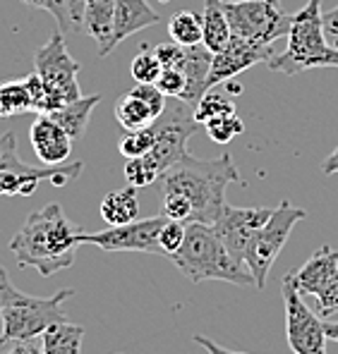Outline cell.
<instances>
[{"mask_svg":"<svg viewBox=\"0 0 338 354\" xmlns=\"http://www.w3.org/2000/svg\"><path fill=\"white\" fill-rule=\"evenodd\" d=\"M82 225L65 216L60 204H48L29 213L24 225L10 239V252L22 268H36L51 278L75 263Z\"/></svg>","mask_w":338,"mask_h":354,"instance_id":"1","label":"cell"},{"mask_svg":"<svg viewBox=\"0 0 338 354\" xmlns=\"http://www.w3.org/2000/svg\"><path fill=\"white\" fill-rule=\"evenodd\" d=\"M245 185L228 153L202 160L187 153L161 175V194H183L192 204V223L214 225L226 208L228 185Z\"/></svg>","mask_w":338,"mask_h":354,"instance_id":"2","label":"cell"},{"mask_svg":"<svg viewBox=\"0 0 338 354\" xmlns=\"http://www.w3.org/2000/svg\"><path fill=\"white\" fill-rule=\"evenodd\" d=\"M170 261L192 283L223 280V283L257 290V280L247 263L233 257L211 230V225H204V223H187L185 242L170 257Z\"/></svg>","mask_w":338,"mask_h":354,"instance_id":"3","label":"cell"},{"mask_svg":"<svg viewBox=\"0 0 338 354\" xmlns=\"http://www.w3.org/2000/svg\"><path fill=\"white\" fill-rule=\"evenodd\" d=\"M321 15V0H308V5L293 15L288 46L267 62L269 70L290 77L314 67H338V48L326 41Z\"/></svg>","mask_w":338,"mask_h":354,"instance_id":"4","label":"cell"},{"mask_svg":"<svg viewBox=\"0 0 338 354\" xmlns=\"http://www.w3.org/2000/svg\"><path fill=\"white\" fill-rule=\"evenodd\" d=\"M75 295L72 288H62L53 297H34L15 288L10 275L0 280V297H3V337L12 342L34 340L44 335L46 328L67 321L62 301Z\"/></svg>","mask_w":338,"mask_h":354,"instance_id":"5","label":"cell"},{"mask_svg":"<svg viewBox=\"0 0 338 354\" xmlns=\"http://www.w3.org/2000/svg\"><path fill=\"white\" fill-rule=\"evenodd\" d=\"M152 127L156 142L147 153V158L152 160L156 173L163 175L170 165H175L190 153L187 142L199 129V122L195 120V106L183 101V98H168L163 113L154 120Z\"/></svg>","mask_w":338,"mask_h":354,"instance_id":"6","label":"cell"},{"mask_svg":"<svg viewBox=\"0 0 338 354\" xmlns=\"http://www.w3.org/2000/svg\"><path fill=\"white\" fill-rule=\"evenodd\" d=\"M305 218H308L305 208L293 206L290 201H281V204L274 208L272 218L259 227L257 235L252 237V242L247 244L242 261L252 270L254 280H257V290H264L269 270H272L274 261L278 259L281 249L285 247L293 227L298 225L300 221H305Z\"/></svg>","mask_w":338,"mask_h":354,"instance_id":"7","label":"cell"},{"mask_svg":"<svg viewBox=\"0 0 338 354\" xmlns=\"http://www.w3.org/2000/svg\"><path fill=\"white\" fill-rule=\"evenodd\" d=\"M281 295H283L285 306V335H288V347L295 354H326V330L324 321L317 311H312L305 304V297L300 295L295 285V273L283 275L281 283Z\"/></svg>","mask_w":338,"mask_h":354,"instance_id":"8","label":"cell"},{"mask_svg":"<svg viewBox=\"0 0 338 354\" xmlns=\"http://www.w3.org/2000/svg\"><path fill=\"white\" fill-rule=\"evenodd\" d=\"M231 34L247 41L269 44L288 36L293 15H285L278 5L269 0H242V3H223Z\"/></svg>","mask_w":338,"mask_h":354,"instance_id":"9","label":"cell"},{"mask_svg":"<svg viewBox=\"0 0 338 354\" xmlns=\"http://www.w3.org/2000/svg\"><path fill=\"white\" fill-rule=\"evenodd\" d=\"M168 218L163 213L142 221L125 223V225H111L103 232H82L80 244H94L103 252H142L163 257L161 249V230Z\"/></svg>","mask_w":338,"mask_h":354,"instance_id":"10","label":"cell"},{"mask_svg":"<svg viewBox=\"0 0 338 354\" xmlns=\"http://www.w3.org/2000/svg\"><path fill=\"white\" fill-rule=\"evenodd\" d=\"M34 72L46 82V86L60 96L65 103L77 101L82 98L80 93V62L67 53L65 39H62V31H53L51 39L41 46L34 53Z\"/></svg>","mask_w":338,"mask_h":354,"instance_id":"11","label":"cell"},{"mask_svg":"<svg viewBox=\"0 0 338 354\" xmlns=\"http://www.w3.org/2000/svg\"><path fill=\"white\" fill-rule=\"evenodd\" d=\"M272 213H274V208H267V206L240 208V206L226 204L221 216H218L216 223L211 225V230H214L216 237L223 242V247H226L233 257L242 261L247 244L252 242V237L257 235L259 227L272 218Z\"/></svg>","mask_w":338,"mask_h":354,"instance_id":"12","label":"cell"},{"mask_svg":"<svg viewBox=\"0 0 338 354\" xmlns=\"http://www.w3.org/2000/svg\"><path fill=\"white\" fill-rule=\"evenodd\" d=\"M274 55L276 53H274V48L269 44L231 36L226 48L214 53L211 72H209V77H206V88L226 84V82H231L233 77H238L240 72L249 70V67L259 65V62H269Z\"/></svg>","mask_w":338,"mask_h":354,"instance_id":"13","label":"cell"},{"mask_svg":"<svg viewBox=\"0 0 338 354\" xmlns=\"http://www.w3.org/2000/svg\"><path fill=\"white\" fill-rule=\"evenodd\" d=\"M84 165L80 160L60 165H44L36 173H0V196H31L41 180H48L53 185H65L77 180Z\"/></svg>","mask_w":338,"mask_h":354,"instance_id":"14","label":"cell"},{"mask_svg":"<svg viewBox=\"0 0 338 354\" xmlns=\"http://www.w3.org/2000/svg\"><path fill=\"white\" fill-rule=\"evenodd\" d=\"M31 147L44 165L67 163L72 153V137L51 115H39L29 129Z\"/></svg>","mask_w":338,"mask_h":354,"instance_id":"15","label":"cell"},{"mask_svg":"<svg viewBox=\"0 0 338 354\" xmlns=\"http://www.w3.org/2000/svg\"><path fill=\"white\" fill-rule=\"evenodd\" d=\"M161 22V15L156 12L147 0H116V31L111 39V53L123 44L127 36L149 29Z\"/></svg>","mask_w":338,"mask_h":354,"instance_id":"16","label":"cell"},{"mask_svg":"<svg viewBox=\"0 0 338 354\" xmlns=\"http://www.w3.org/2000/svg\"><path fill=\"white\" fill-rule=\"evenodd\" d=\"M338 270V252L334 247H319L314 254L300 266L295 273V285H298L303 297H317L319 290L326 285V280Z\"/></svg>","mask_w":338,"mask_h":354,"instance_id":"17","label":"cell"},{"mask_svg":"<svg viewBox=\"0 0 338 354\" xmlns=\"http://www.w3.org/2000/svg\"><path fill=\"white\" fill-rule=\"evenodd\" d=\"M98 44V58L111 55V39L116 31V0H87L82 12V29Z\"/></svg>","mask_w":338,"mask_h":354,"instance_id":"18","label":"cell"},{"mask_svg":"<svg viewBox=\"0 0 338 354\" xmlns=\"http://www.w3.org/2000/svg\"><path fill=\"white\" fill-rule=\"evenodd\" d=\"M101 103V93H91V96H82L77 101H70L65 103L58 111L51 113V118L65 129L67 134L72 137V142H80L84 137L87 127H89V120H91V113L94 108Z\"/></svg>","mask_w":338,"mask_h":354,"instance_id":"19","label":"cell"},{"mask_svg":"<svg viewBox=\"0 0 338 354\" xmlns=\"http://www.w3.org/2000/svg\"><path fill=\"white\" fill-rule=\"evenodd\" d=\"M231 24L226 17V5L221 0H204V10H202V44L218 53L228 46L231 41Z\"/></svg>","mask_w":338,"mask_h":354,"instance_id":"20","label":"cell"},{"mask_svg":"<svg viewBox=\"0 0 338 354\" xmlns=\"http://www.w3.org/2000/svg\"><path fill=\"white\" fill-rule=\"evenodd\" d=\"M139 201H137V187L127 185L123 189L108 192L101 201V218L108 225H125V223L137 221Z\"/></svg>","mask_w":338,"mask_h":354,"instance_id":"21","label":"cell"},{"mask_svg":"<svg viewBox=\"0 0 338 354\" xmlns=\"http://www.w3.org/2000/svg\"><path fill=\"white\" fill-rule=\"evenodd\" d=\"M82 340H84V326L60 321L44 330L41 347L46 354H82Z\"/></svg>","mask_w":338,"mask_h":354,"instance_id":"22","label":"cell"},{"mask_svg":"<svg viewBox=\"0 0 338 354\" xmlns=\"http://www.w3.org/2000/svg\"><path fill=\"white\" fill-rule=\"evenodd\" d=\"M116 118H118V122H121L123 127L127 129V132L149 127V124H154V120H156V115L152 113V108H149L139 96H134L132 91H127L121 98V101H118Z\"/></svg>","mask_w":338,"mask_h":354,"instance_id":"23","label":"cell"},{"mask_svg":"<svg viewBox=\"0 0 338 354\" xmlns=\"http://www.w3.org/2000/svg\"><path fill=\"white\" fill-rule=\"evenodd\" d=\"M34 111L29 88L24 80H12L0 84V118H15Z\"/></svg>","mask_w":338,"mask_h":354,"instance_id":"24","label":"cell"},{"mask_svg":"<svg viewBox=\"0 0 338 354\" xmlns=\"http://www.w3.org/2000/svg\"><path fill=\"white\" fill-rule=\"evenodd\" d=\"M168 36L180 46H195L202 44V15L192 10H180L170 17Z\"/></svg>","mask_w":338,"mask_h":354,"instance_id":"25","label":"cell"},{"mask_svg":"<svg viewBox=\"0 0 338 354\" xmlns=\"http://www.w3.org/2000/svg\"><path fill=\"white\" fill-rule=\"evenodd\" d=\"M228 113H235V103L231 101V96L216 91V88H209V91L195 103V120L199 124L209 122V120H214V118L228 115Z\"/></svg>","mask_w":338,"mask_h":354,"instance_id":"26","label":"cell"},{"mask_svg":"<svg viewBox=\"0 0 338 354\" xmlns=\"http://www.w3.org/2000/svg\"><path fill=\"white\" fill-rule=\"evenodd\" d=\"M36 165H27L19 158L17 149V134L10 132L0 134V173H36Z\"/></svg>","mask_w":338,"mask_h":354,"instance_id":"27","label":"cell"},{"mask_svg":"<svg viewBox=\"0 0 338 354\" xmlns=\"http://www.w3.org/2000/svg\"><path fill=\"white\" fill-rule=\"evenodd\" d=\"M204 127H206L209 139L216 144H231L238 134L245 132V122H242L235 113H228V115L209 120V122H204Z\"/></svg>","mask_w":338,"mask_h":354,"instance_id":"28","label":"cell"},{"mask_svg":"<svg viewBox=\"0 0 338 354\" xmlns=\"http://www.w3.org/2000/svg\"><path fill=\"white\" fill-rule=\"evenodd\" d=\"M154 142H156V134H154V127L149 124V127H144V129H134V132L125 134L121 139V144H118V149H121V153L125 158H137V156H147L149 151H152Z\"/></svg>","mask_w":338,"mask_h":354,"instance_id":"29","label":"cell"},{"mask_svg":"<svg viewBox=\"0 0 338 354\" xmlns=\"http://www.w3.org/2000/svg\"><path fill=\"white\" fill-rule=\"evenodd\" d=\"M125 177H127V185L132 187H149L161 175L156 173L147 156H137V158H125Z\"/></svg>","mask_w":338,"mask_h":354,"instance_id":"30","label":"cell"},{"mask_svg":"<svg viewBox=\"0 0 338 354\" xmlns=\"http://www.w3.org/2000/svg\"><path fill=\"white\" fill-rule=\"evenodd\" d=\"M161 70H163V65L156 58L154 50H142V53L132 60V65H130L132 77L137 82H142V84H154V82L159 80Z\"/></svg>","mask_w":338,"mask_h":354,"instance_id":"31","label":"cell"},{"mask_svg":"<svg viewBox=\"0 0 338 354\" xmlns=\"http://www.w3.org/2000/svg\"><path fill=\"white\" fill-rule=\"evenodd\" d=\"M314 311L324 319H331L334 314H338V270L326 280V285L314 297Z\"/></svg>","mask_w":338,"mask_h":354,"instance_id":"32","label":"cell"},{"mask_svg":"<svg viewBox=\"0 0 338 354\" xmlns=\"http://www.w3.org/2000/svg\"><path fill=\"white\" fill-rule=\"evenodd\" d=\"M185 232H187V223L183 221H166L163 230H161V249H163V257H173L185 242Z\"/></svg>","mask_w":338,"mask_h":354,"instance_id":"33","label":"cell"},{"mask_svg":"<svg viewBox=\"0 0 338 354\" xmlns=\"http://www.w3.org/2000/svg\"><path fill=\"white\" fill-rule=\"evenodd\" d=\"M22 3L31 5V8H39V10H46V12H51L55 17V22H58L60 31H72V29H75L65 0H22Z\"/></svg>","mask_w":338,"mask_h":354,"instance_id":"34","label":"cell"},{"mask_svg":"<svg viewBox=\"0 0 338 354\" xmlns=\"http://www.w3.org/2000/svg\"><path fill=\"white\" fill-rule=\"evenodd\" d=\"M154 84L159 86L168 98H180L187 88V80H185L183 72L175 70V67H163L161 75H159V80H156Z\"/></svg>","mask_w":338,"mask_h":354,"instance_id":"35","label":"cell"},{"mask_svg":"<svg viewBox=\"0 0 338 354\" xmlns=\"http://www.w3.org/2000/svg\"><path fill=\"white\" fill-rule=\"evenodd\" d=\"M161 213L170 221H183L192 223V204L183 194H163V204H161Z\"/></svg>","mask_w":338,"mask_h":354,"instance_id":"36","label":"cell"},{"mask_svg":"<svg viewBox=\"0 0 338 354\" xmlns=\"http://www.w3.org/2000/svg\"><path fill=\"white\" fill-rule=\"evenodd\" d=\"M132 93H134V96H139L149 108H152V113L156 118L163 113L166 103H168V96H166V93L161 91L156 84H142V82H137V86L132 88Z\"/></svg>","mask_w":338,"mask_h":354,"instance_id":"37","label":"cell"},{"mask_svg":"<svg viewBox=\"0 0 338 354\" xmlns=\"http://www.w3.org/2000/svg\"><path fill=\"white\" fill-rule=\"evenodd\" d=\"M324 19V36L334 48H338V8L336 10H329V12L321 15Z\"/></svg>","mask_w":338,"mask_h":354,"instance_id":"38","label":"cell"},{"mask_svg":"<svg viewBox=\"0 0 338 354\" xmlns=\"http://www.w3.org/2000/svg\"><path fill=\"white\" fill-rule=\"evenodd\" d=\"M195 342L199 347H204L209 354H247V352H235V350H228V347H221L218 342L209 340V337H204V335H195Z\"/></svg>","mask_w":338,"mask_h":354,"instance_id":"39","label":"cell"},{"mask_svg":"<svg viewBox=\"0 0 338 354\" xmlns=\"http://www.w3.org/2000/svg\"><path fill=\"white\" fill-rule=\"evenodd\" d=\"M8 354H46V352H44V347H39L34 340H19V342H12Z\"/></svg>","mask_w":338,"mask_h":354,"instance_id":"40","label":"cell"},{"mask_svg":"<svg viewBox=\"0 0 338 354\" xmlns=\"http://www.w3.org/2000/svg\"><path fill=\"white\" fill-rule=\"evenodd\" d=\"M65 3H67V10H70V17H72L75 29H82V12H84L87 0H65Z\"/></svg>","mask_w":338,"mask_h":354,"instance_id":"41","label":"cell"},{"mask_svg":"<svg viewBox=\"0 0 338 354\" xmlns=\"http://www.w3.org/2000/svg\"><path fill=\"white\" fill-rule=\"evenodd\" d=\"M321 173H324V175H338V147L334 149V153L324 160V165H321Z\"/></svg>","mask_w":338,"mask_h":354,"instance_id":"42","label":"cell"},{"mask_svg":"<svg viewBox=\"0 0 338 354\" xmlns=\"http://www.w3.org/2000/svg\"><path fill=\"white\" fill-rule=\"evenodd\" d=\"M324 330H326V337H329V340L338 342V321H324Z\"/></svg>","mask_w":338,"mask_h":354,"instance_id":"43","label":"cell"},{"mask_svg":"<svg viewBox=\"0 0 338 354\" xmlns=\"http://www.w3.org/2000/svg\"><path fill=\"white\" fill-rule=\"evenodd\" d=\"M5 275V268L0 266V280H3ZM0 337H3V297H0Z\"/></svg>","mask_w":338,"mask_h":354,"instance_id":"44","label":"cell"},{"mask_svg":"<svg viewBox=\"0 0 338 354\" xmlns=\"http://www.w3.org/2000/svg\"><path fill=\"white\" fill-rule=\"evenodd\" d=\"M10 347H12V340H8V337H0V354H8Z\"/></svg>","mask_w":338,"mask_h":354,"instance_id":"45","label":"cell"},{"mask_svg":"<svg viewBox=\"0 0 338 354\" xmlns=\"http://www.w3.org/2000/svg\"><path fill=\"white\" fill-rule=\"evenodd\" d=\"M221 3H242V0H221Z\"/></svg>","mask_w":338,"mask_h":354,"instance_id":"46","label":"cell"},{"mask_svg":"<svg viewBox=\"0 0 338 354\" xmlns=\"http://www.w3.org/2000/svg\"><path fill=\"white\" fill-rule=\"evenodd\" d=\"M269 3H274V5H278V8H281V0H269Z\"/></svg>","mask_w":338,"mask_h":354,"instance_id":"47","label":"cell"},{"mask_svg":"<svg viewBox=\"0 0 338 354\" xmlns=\"http://www.w3.org/2000/svg\"><path fill=\"white\" fill-rule=\"evenodd\" d=\"M118 354H121V352H118Z\"/></svg>","mask_w":338,"mask_h":354,"instance_id":"48","label":"cell"}]
</instances>
